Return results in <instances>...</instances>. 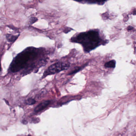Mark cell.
<instances>
[{
  "mask_svg": "<svg viewBox=\"0 0 136 136\" xmlns=\"http://www.w3.org/2000/svg\"><path fill=\"white\" fill-rule=\"evenodd\" d=\"M100 38L99 33L95 30H89L86 32L81 33L77 37L71 39L73 42L81 44L84 50L88 53L99 46Z\"/></svg>",
  "mask_w": 136,
  "mask_h": 136,
  "instance_id": "6da1fadb",
  "label": "cell"
},
{
  "mask_svg": "<svg viewBox=\"0 0 136 136\" xmlns=\"http://www.w3.org/2000/svg\"><path fill=\"white\" fill-rule=\"evenodd\" d=\"M38 51L34 48H29L18 54L10 64V70L14 73L20 71L28 64V62L37 57Z\"/></svg>",
  "mask_w": 136,
  "mask_h": 136,
  "instance_id": "7a4b0ae2",
  "label": "cell"
},
{
  "mask_svg": "<svg viewBox=\"0 0 136 136\" xmlns=\"http://www.w3.org/2000/svg\"><path fill=\"white\" fill-rule=\"evenodd\" d=\"M69 67L70 64L68 63L58 62L54 63L49 66L44 72L41 79L44 78L49 75L54 74L63 70H66Z\"/></svg>",
  "mask_w": 136,
  "mask_h": 136,
  "instance_id": "3957f363",
  "label": "cell"
},
{
  "mask_svg": "<svg viewBox=\"0 0 136 136\" xmlns=\"http://www.w3.org/2000/svg\"><path fill=\"white\" fill-rule=\"evenodd\" d=\"M51 101L49 100H47V101H42L38 105H37L36 108H35L34 112L36 113H38V112H40L41 111L44 109L48 106V105H49L50 104Z\"/></svg>",
  "mask_w": 136,
  "mask_h": 136,
  "instance_id": "277c9868",
  "label": "cell"
},
{
  "mask_svg": "<svg viewBox=\"0 0 136 136\" xmlns=\"http://www.w3.org/2000/svg\"><path fill=\"white\" fill-rule=\"evenodd\" d=\"M88 63H86L84 65L82 66H80V67H77L75 68V70H73L72 72H71L69 74V75H71L74 74H76V73H77L78 72H79L80 70H82V69H84L85 67L88 65Z\"/></svg>",
  "mask_w": 136,
  "mask_h": 136,
  "instance_id": "5b68a950",
  "label": "cell"
},
{
  "mask_svg": "<svg viewBox=\"0 0 136 136\" xmlns=\"http://www.w3.org/2000/svg\"><path fill=\"white\" fill-rule=\"evenodd\" d=\"M116 66V61L115 60H111L106 63L104 66L106 68H114Z\"/></svg>",
  "mask_w": 136,
  "mask_h": 136,
  "instance_id": "8992f818",
  "label": "cell"
},
{
  "mask_svg": "<svg viewBox=\"0 0 136 136\" xmlns=\"http://www.w3.org/2000/svg\"><path fill=\"white\" fill-rule=\"evenodd\" d=\"M18 36L16 37L12 35H9L8 36H7V39L8 40H9V42H14L15 40L18 38Z\"/></svg>",
  "mask_w": 136,
  "mask_h": 136,
  "instance_id": "52a82bcc",
  "label": "cell"
},
{
  "mask_svg": "<svg viewBox=\"0 0 136 136\" xmlns=\"http://www.w3.org/2000/svg\"><path fill=\"white\" fill-rule=\"evenodd\" d=\"M75 1L80 2V1H84V0H75ZM85 1H87V2H89V3H102V2L105 1V0H85Z\"/></svg>",
  "mask_w": 136,
  "mask_h": 136,
  "instance_id": "ba28073f",
  "label": "cell"
},
{
  "mask_svg": "<svg viewBox=\"0 0 136 136\" xmlns=\"http://www.w3.org/2000/svg\"><path fill=\"white\" fill-rule=\"evenodd\" d=\"M36 103L35 100L32 98H30L27 99L26 101V104L28 105H33L34 104Z\"/></svg>",
  "mask_w": 136,
  "mask_h": 136,
  "instance_id": "9c48e42d",
  "label": "cell"
},
{
  "mask_svg": "<svg viewBox=\"0 0 136 136\" xmlns=\"http://www.w3.org/2000/svg\"><path fill=\"white\" fill-rule=\"evenodd\" d=\"M37 21V19L35 17H32V18H31L30 20V24H32L34 23H35L36 21Z\"/></svg>",
  "mask_w": 136,
  "mask_h": 136,
  "instance_id": "30bf717a",
  "label": "cell"
},
{
  "mask_svg": "<svg viewBox=\"0 0 136 136\" xmlns=\"http://www.w3.org/2000/svg\"><path fill=\"white\" fill-rule=\"evenodd\" d=\"M134 29L133 28V27H132L131 26H129L127 27V30H128V31H130V30H133Z\"/></svg>",
  "mask_w": 136,
  "mask_h": 136,
  "instance_id": "8fae6325",
  "label": "cell"
},
{
  "mask_svg": "<svg viewBox=\"0 0 136 136\" xmlns=\"http://www.w3.org/2000/svg\"><path fill=\"white\" fill-rule=\"evenodd\" d=\"M132 14L134 15H136V9H135V10H134V11H133V12H132Z\"/></svg>",
  "mask_w": 136,
  "mask_h": 136,
  "instance_id": "7c38bea8",
  "label": "cell"
},
{
  "mask_svg": "<svg viewBox=\"0 0 136 136\" xmlns=\"http://www.w3.org/2000/svg\"><path fill=\"white\" fill-rule=\"evenodd\" d=\"M22 123L24 124H27V123H28V122L26 121L23 120L22 121Z\"/></svg>",
  "mask_w": 136,
  "mask_h": 136,
  "instance_id": "4fadbf2b",
  "label": "cell"
},
{
  "mask_svg": "<svg viewBox=\"0 0 136 136\" xmlns=\"http://www.w3.org/2000/svg\"><path fill=\"white\" fill-rule=\"evenodd\" d=\"M1 70H2V68H1V63H0V72H1Z\"/></svg>",
  "mask_w": 136,
  "mask_h": 136,
  "instance_id": "5bb4252c",
  "label": "cell"
}]
</instances>
